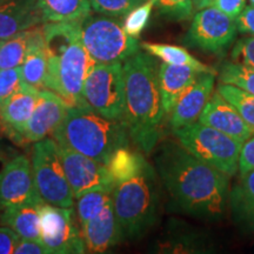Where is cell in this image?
Wrapping results in <instances>:
<instances>
[{
    "label": "cell",
    "mask_w": 254,
    "mask_h": 254,
    "mask_svg": "<svg viewBox=\"0 0 254 254\" xmlns=\"http://www.w3.org/2000/svg\"><path fill=\"white\" fill-rule=\"evenodd\" d=\"M157 173L165 189L185 213L218 221L228 209L230 178L202 163L182 145L167 142L155 155Z\"/></svg>",
    "instance_id": "6da1fadb"
},
{
    "label": "cell",
    "mask_w": 254,
    "mask_h": 254,
    "mask_svg": "<svg viewBox=\"0 0 254 254\" xmlns=\"http://www.w3.org/2000/svg\"><path fill=\"white\" fill-rule=\"evenodd\" d=\"M125 79V122L129 139L144 153H151L163 135L165 113L159 87V66L147 52L123 63Z\"/></svg>",
    "instance_id": "7a4b0ae2"
},
{
    "label": "cell",
    "mask_w": 254,
    "mask_h": 254,
    "mask_svg": "<svg viewBox=\"0 0 254 254\" xmlns=\"http://www.w3.org/2000/svg\"><path fill=\"white\" fill-rule=\"evenodd\" d=\"M80 24L63 21L43 25L47 55L46 90L55 92L69 107H86L82 87L95 65L81 41Z\"/></svg>",
    "instance_id": "3957f363"
},
{
    "label": "cell",
    "mask_w": 254,
    "mask_h": 254,
    "mask_svg": "<svg viewBox=\"0 0 254 254\" xmlns=\"http://www.w3.org/2000/svg\"><path fill=\"white\" fill-rule=\"evenodd\" d=\"M52 136L60 146L105 165L114 152L125 147L129 141L123 120L105 118L87 107H69L62 125Z\"/></svg>",
    "instance_id": "277c9868"
},
{
    "label": "cell",
    "mask_w": 254,
    "mask_h": 254,
    "mask_svg": "<svg viewBox=\"0 0 254 254\" xmlns=\"http://www.w3.org/2000/svg\"><path fill=\"white\" fill-rule=\"evenodd\" d=\"M112 205L124 239L144 237L159 218L160 190L157 170L147 161L134 177L114 184Z\"/></svg>",
    "instance_id": "5b68a950"
},
{
    "label": "cell",
    "mask_w": 254,
    "mask_h": 254,
    "mask_svg": "<svg viewBox=\"0 0 254 254\" xmlns=\"http://www.w3.org/2000/svg\"><path fill=\"white\" fill-rule=\"evenodd\" d=\"M173 133L180 145L200 161L228 177L236 176L244 142L199 122L174 129Z\"/></svg>",
    "instance_id": "8992f818"
},
{
    "label": "cell",
    "mask_w": 254,
    "mask_h": 254,
    "mask_svg": "<svg viewBox=\"0 0 254 254\" xmlns=\"http://www.w3.org/2000/svg\"><path fill=\"white\" fill-rule=\"evenodd\" d=\"M81 41L95 64L124 63L140 51L138 38L124 30L118 18L92 15L81 20Z\"/></svg>",
    "instance_id": "52a82bcc"
},
{
    "label": "cell",
    "mask_w": 254,
    "mask_h": 254,
    "mask_svg": "<svg viewBox=\"0 0 254 254\" xmlns=\"http://www.w3.org/2000/svg\"><path fill=\"white\" fill-rule=\"evenodd\" d=\"M31 164L40 199L59 207H72L75 196L64 170L58 142L49 136L34 142Z\"/></svg>",
    "instance_id": "ba28073f"
},
{
    "label": "cell",
    "mask_w": 254,
    "mask_h": 254,
    "mask_svg": "<svg viewBox=\"0 0 254 254\" xmlns=\"http://www.w3.org/2000/svg\"><path fill=\"white\" fill-rule=\"evenodd\" d=\"M82 99L85 106L93 112L105 118L124 122L125 79L123 63L95 64L85 79Z\"/></svg>",
    "instance_id": "9c48e42d"
},
{
    "label": "cell",
    "mask_w": 254,
    "mask_h": 254,
    "mask_svg": "<svg viewBox=\"0 0 254 254\" xmlns=\"http://www.w3.org/2000/svg\"><path fill=\"white\" fill-rule=\"evenodd\" d=\"M40 241L49 250L50 254L86 252L72 207H59L46 202L41 204Z\"/></svg>",
    "instance_id": "30bf717a"
},
{
    "label": "cell",
    "mask_w": 254,
    "mask_h": 254,
    "mask_svg": "<svg viewBox=\"0 0 254 254\" xmlns=\"http://www.w3.org/2000/svg\"><path fill=\"white\" fill-rule=\"evenodd\" d=\"M236 20L214 6L196 11L185 37L187 45L206 53L225 52L237 37Z\"/></svg>",
    "instance_id": "8fae6325"
},
{
    "label": "cell",
    "mask_w": 254,
    "mask_h": 254,
    "mask_svg": "<svg viewBox=\"0 0 254 254\" xmlns=\"http://www.w3.org/2000/svg\"><path fill=\"white\" fill-rule=\"evenodd\" d=\"M59 152L64 170L75 198L93 189L112 190L114 184L107 165L65 146L59 145Z\"/></svg>",
    "instance_id": "7c38bea8"
},
{
    "label": "cell",
    "mask_w": 254,
    "mask_h": 254,
    "mask_svg": "<svg viewBox=\"0 0 254 254\" xmlns=\"http://www.w3.org/2000/svg\"><path fill=\"white\" fill-rule=\"evenodd\" d=\"M43 201L38 194L32 172L31 159L17 155L0 170V206Z\"/></svg>",
    "instance_id": "4fadbf2b"
},
{
    "label": "cell",
    "mask_w": 254,
    "mask_h": 254,
    "mask_svg": "<svg viewBox=\"0 0 254 254\" xmlns=\"http://www.w3.org/2000/svg\"><path fill=\"white\" fill-rule=\"evenodd\" d=\"M69 106L59 95L50 90L39 91L38 101L21 138L27 142H37L52 136L65 119Z\"/></svg>",
    "instance_id": "5bb4252c"
},
{
    "label": "cell",
    "mask_w": 254,
    "mask_h": 254,
    "mask_svg": "<svg viewBox=\"0 0 254 254\" xmlns=\"http://www.w3.org/2000/svg\"><path fill=\"white\" fill-rule=\"evenodd\" d=\"M215 74L200 73L198 79L182 94L168 114L172 131L198 122L200 114L213 94Z\"/></svg>",
    "instance_id": "9a60e30c"
},
{
    "label": "cell",
    "mask_w": 254,
    "mask_h": 254,
    "mask_svg": "<svg viewBox=\"0 0 254 254\" xmlns=\"http://www.w3.org/2000/svg\"><path fill=\"white\" fill-rule=\"evenodd\" d=\"M198 122L213 127L241 142H245L254 135V129L243 119L236 107L218 92L211 95Z\"/></svg>",
    "instance_id": "2e32d148"
},
{
    "label": "cell",
    "mask_w": 254,
    "mask_h": 254,
    "mask_svg": "<svg viewBox=\"0 0 254 254\" xmlns=\"http://www.w3.org/2000/svg\"><path fill=\"white\" fill-rule=\"evenodd\" d=\"M81 236L88 253H104L124 240L112 201L81 227Z\"/></svg>",
    "instance_id": "e0dca14e"
},
{
    "label": "cell",
    "mask_w": 254,
    "mask_h": 254,
    "mask_svg": "<svg viewBox=\"0 0 254 254\" xmlns=\"http://www.w3.org/2000/svg\"><path fill=\"white\" fill-rule=\"evenodd\" d=\"M44 24L37 0L0 1V40L9 39L28 28Z\"/></svg>",
    "instance_id": "ac0fdd59"
},
{
    "label": "cell",
    "mask_w": 254,
    "mask_h": 254,
    "mask_svg": "<svg viewBox=\"0 0 254 254\" xmlns=\"http://www.w3.org/2000/svg\"><path fill=\"white\" fill-rule=\"evenodd\" d=\"M39 90L23 84L19 90L0 104V120L21 138L38 101Z\"/></svg>",
    "instance_id": "d6986e66"
},
{
    "label": "cell",
    "mask_w": 254,
    "mask_h": 254,
    "mask_svg": "<svg viewBox=\"0 0 254 254\" xmlns=\"http://www.w3.org/2000/svg\"><path fill=\"white\" fill-rule=\"evenodd\" d=\"M200 73L201 72L195 71L189 66L166 63H161L159 65V87L166 116L170 114L184 92L198 79Z\"/></svg>",
    "instance_id": "ffe728a7"
},
{
    "label": "cell",
    "mask_w": 254,
    "mask_h": 254,
    "mask_svg": "<svg viewBox=\"0 0 254 254\" xmlns=\"http://www.w3.org/2000/svg\"><path fill=\"white\" fill-rule=\"evenodd\" d=\"M228 209L233 222L246 233H254V170L240 174L230 190Z\"/></svg>",
    "instance_id": "44dd1931"
},
{
    "label": "cell",
    "mask_w": 254,
    "mask_h": 254,
    "mask_svg": "<svg viewBox=\"0 0 254 254\" xmlns=\"http://www.w3.org/2000/svg\"><path fill=\"white\" fill-rule=\"evenodd\" d=\"M44 201L2 207L0 224L12 228L20 238L40 239V206Z\"/></svg>",
    "instance_id": "7402d4cb"
},
{
    "label": "cell",
    "mask_w": 254,
    "mask_h": 254,
    "mask_svg": "<svg viewBox=\"0 0 254 254\" xmlns=\"http://www.w3.org/2000/svg\"><path fill=\"white\" fill-rule=\"evenodd\" d=\"M43 37V26H34L2 40L0 43V69L20 67L33 44Z\"/></svg>",
    "instance_id": "603a6c76"
},
{
    "label": "cell",
    "mask_w": 254,
    "mask_h": 254,
    "mask_svg": "<svg viewBox=\"0 0 254 254\" xmlns=\"http://www.w3.org/2000/svg\"><path fill=\"white\" fill-rule=\"evenodd\" d=\"M45 23L81 21L91 13L90 0H37Z\"/></svg>",
    "instance_id": "cb8c5ba5"
},
{
    "label": "cell",
    "mask_w": 254,
    "mask_h": 254,
    "mask_svg": "<svg viewBox=\"0 0 254 254\" xmlns=\"http://www.w3.org/2000/svg\"><path fill=\"white\" fill-rule=\"evenodd\" d=\"M140 47L145 52L150 53L151 56L160 59L163 63L173 64V65H182L192 67L195 71L201 73H213L217 75V71L213 67L205 65L200 60L194 58L189 51L180 46L167 45V44L158 43H140Z\"/></svg>",
    "instance_id": "d4e9b609"
},
{
    "label": "cell",
    "mask_w": 254,
    "mask_h": 254,
    "mask_svg": "<svg viewBox=\"0 0 254 254\" xmlns=\"http://www.w3.org/2000/svg\"><path fill=\"white\" fill-rule=\"evenodd\" d=\"M21 77L25 84L43 91L46 90L47 55L44 37L33 44L20 66Z\"/></svg>",
    "instance_id": "484cf974"
},
{
    "label": "cell",
    "mask_w": 254,
    "mask_h": 254,
    "mask_svg": "<svg viewBox=\"0 0 254 254\" xmlns=\"http://www.w3.org/2000/svg\"><path fill=\"white\" fill-rule=\"evenodd\" d=\"M147 163L146 158L141 153L131 151L128 146L120 147L111 155L107 168H109L113 184L125 182L129 178L134 177L142 170Z\"/></svg>",
    "instance_id": "4316f807"
},
{
    "label": "cell",
    "mask_w": 254,
    "mask_h": 254,
    "mask_svg": "<svg viewBox=\"0 0 254 254\" xmlns=\"http://www.w3.org/2000/svg\"><path fill=\"white\" fill-rule=\"evenodd\" d=\"M77 217L80 228L98 214L105 206L112 201V190L107 189H93L78 196Z\"/></svg>",
    "instance_id": "83f0119b"
},
{
    "label": "cell",
    "mask_w": 254,
    "mask_h": 254,
    "mask_svg": "<svg viewBox=\"0 0 254 254\" xmlns=\"http://www.w3.org/2000/svg\"><path fill=\"white\" fill-rule=\"evenodd\" d=\"M217 92L236 107L243 119L254 129V94L225 82L218 85Z\"/></svg>",
    "instance_id": "f1b7e54d"
},
{
    "label": "cell",
    "mask_w": 254,
    "mask_h": 254,
    "mask_svg": "<svg viewBox=\"0 0 254 254\" xmlns=\"http://www.w3.org/2000/svg\"><path fill=\"white\" fill-rule=\"evenodd\" d=\"M219 80L231 84L254 94V68L227 62L219 69Z\"/></svg>",
    "instance_id": "f546056e"
},
{
    "label": "cell",
    "mask_w": 254,
    "mask_h": 254,
    "mask_svg": "<svg viewBox=\"0 0 254 254\" xmlns=\"http://www.w3.org/2000/svg\"><path fill=\"white\" fill-rule=\"evenodd\" d=\"M152 1L159 13L171 20H187L194 12L193 0H152Z\"/></svg>",
    "instance_id": "4dcf8cb0"
},
{
    "label": "cell",
    "mask_w": 254,
    "mask_h": 254,
    "mask_svg": "<svg viewBox=\"0 0 254 254\" xmlns=\"http://www.w3.org/2000/svg\"><path fill=\"white\" fill-rule=\"evenodd\" d=\"M154 5L152 0H146L141 5L136 6L131 12L125 17L124 20V30H125L129 36L138 38L140 33L144 31V28L147 26L150 21L152 9Z\"/></svg>",
    "instance_id": "1f68e13d"
},
{
    "label": "cell",
    "mask_w": 254,
    "mask_h": 254,
    "mask_svg": "<svg viewBox=\"0 0 254 254\" xmlns=\"http://www.w3.org/2000/svg\"><path fill=\"white\" fill-rule=\"evenodd\" d=\"M91 8L99 14L109 17H126L133 8L141 5L146 0H90Z\"/></svg>",
    "instance_id": "d6a6232c"
},
{
    "label": "cell",
    "mask_w": 254,
    "mask_h": 254,
    "mask_svg": "<svg viewBox=\"0 0 254 254\" xmlns=\"http://www.w3.org/2000/svg\"><path fill=\"white\" fill-rule=\"evenodd\" d=\"M20 67L0 69V104L23 86Z\"/></svg>",
    "instance_id": "836d02e7"
},
{
    "label": "cell",
    "mask_w": 254,
    "mask_h": 254,
    "mask_svg": "<svg viewBox=\"0 0 254 254\" xmlns=\"http://www.w3.org/2000/svg\"><path fill=\"white\" fill-rule=\"evenodd\" d=\"M232 62L254 68V36L238 40L231 53Z\"/></svg>",
    "instance_id": "e575fe53"
},
{
    "label": "cell",
    "mask_w": 254,
    "mask_h": 254,
    "mask_svg": "<svg viewBox=\"0 0 254 254\" xmlns=\"http://www.w3.org/2000/svg\"><path fill=\"white\" fill-rule=\"evenodd\" d=\"M254 170V135L247 139L241 146L239 155V171L240 174H245Z\"/></svg>",
    "instance_id": "d590c367"
},
{
    "label": "cell",
    "mask_w": 254,
    "mask_h": 254,
    "mask_svg": "<svg viewBox=\"0 0 254 254\" xmlns=\"http://www.w3.org/2000/svg\"><path fill=\"white\" fill-rule=\"evenodd\" d=\"M211 6H214L222 13L236 20L238 15L246 7V0H213Z\"/></svg>",
    "instance_id": "8d00e7d4"
},
{
    "label": "cell",
    "mask_w": 254,
    "mask_h": 254,
    "mask_svg": "<svg viewBox=\"0 0 254 254\" xmlns=\"http://www.w3.org/2000/svg\"><path fill=\"white\" fill-rule=\"evenodd\" d=\"M20 237L8 226L0 227V254L14 253Z\"/></svg>",
    "instance_id": "74e56055"
},
{
    "label": "cell",
    "mask_w": 254,
    "mask_h": 254,
    "mask_svg": "<svg viewBox=\"0 0 254 254\" xmlns=\"http://www.w3.org/2000/svg\"><path fill=\"white\" fill-rule=\"evenodd\" d=\"M238 32L254 36V6H246L236 19Z\"/></svg>",
    "instance_id": "f35d334b"
},
{
    "label": "cell",
    "mask_w": 254,
    "mask_h": 254,
    "mask_svg": "<svg viewBox=\"0 0 254 254\" xmlns=\"http://www.w3.org/2000/svg\"><path fill=\"white\" fill-rule=\"evenodd\" d=\"M15 254H50L49 250L41 243L40 239H25L20 238L17 247L14 250Z\"/></svg>",
    "instance_id": "ab89813d"
},
{
    "label": "cell",
    "mask_w": 254,
    "mask_h": 254,
    "mask_svg": "<svg viewBox=\"0 0 254 254\" xmlns=\"http://www.w3.org/2000/svg\"><path fill=\"white\" fill-rule=\"evenodd\" d=\"M212 2H213V0H193V5H194L195 11L208 7V6L212 5Z\"/></svg>",
    "instance_id": "60d3db41"
},
{
    "label": "cell",
    "mask_w": 254,
    "mask_h": 254,
    "mask_svg": "<svg viewBox=\"0 0 254 254\" xmlns=\"http://www.w3.org/2000/svg\"><path fill=\"white\" fill-rule=\"evenodd\" d=\"M250 2H251V5L254 6V0H250Z\"/></svg>",
    "instance_id": "b9f144b4"
},
{
    "label": "cell",
    "mask_w": 254,
    "mask_h": 254,
    "mask_svg": "<svg viewBox=\"0 0 254 254\" xmlns=\"http://www.w3.org/2000/svg\"><path fill=\"white\" fill-rule=\"evenodd\" d=\"M1 41H2V40H0V43H1Z\"/></svg>",
    "instance_id": "7bdbcfd3"
},
{
    "label": "cell",
    "mask_w": 254,
    "mask_h": 254,
    "mask_svg": "<svg viewBox=\"0 0 254 254\" xmlns=\"http://www.w3.org/2000/svg\"><path fill=\"white\" fill-rule=\"evenodd\" d=\"M0 1H1V0H0Z\"/></svg>",
    "instance_id": "ee69618b"
}]
</instances>
